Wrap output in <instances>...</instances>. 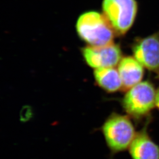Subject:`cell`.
Returning <instances> with one entry per match:
<instances>
[{
	"instance_id": "cell-6",
	"label": "cell",
	"mask_w": 159,
	"mask_h": 159,
	"mask_svg": "<svg viewBox=\"0 0 159 159\" xmlns=\"http://www.w3.org/2000/svg\"><path fill=\"white\" fill-rule=\"evenodd\" d=\"M83 57L87 64L93 68L114 67L122 58L119 44L114 43L106 46H87L81 49Z\"/></svg>"
},
{
	"instance_id": "cell-9",
	"label": "cell",
	"mask_w": 159,
	"mask_h": 159,
	"mask_svg": "<svg viewBox=\"0 0 159 159\" xmlns=\"http://www.w3.org/2000/svg\"><path fill=\"white\" fill-rule=\"evenodd\" d=\"M93 75L96 84L102 90L108 93L123 91L119 73L114 67L96 69Z\"/></svg>"
},
{
	"instance_id": "cell-2",
	"label": "cell",
	"mask_w": 159,
	"mask_h": 159,
	"mask_svg": "<svg viewBox=\"0 0 159 159\" xmlns=\"http://www.w3.org/2000/svg\"><path fill=\"white\" fill-rule=\"evenodd\" d=\"M100 130L110 152V159L115 154L129 149L137 133L130 117L117 113H112L108 116Z\"/></svg>"
},
{
	"instance_id": "cell-10",
	"label": "cell",
	"mask_w": 159,
	"mask_h": 159,
	"mask_svg": "<svg viewBox=\"0 0 159 159\" xmlns=\"http://www.w3.org/2000/svg\"><path fill=\"white\" fill-rule=\"evenodd\" d=\"M156 107L159 111V87L156 92Z\"/></svg>"
},
{
	"instance_id": "cell-8",
	"label": "cell",
	"mask_w": 159,
	"mask_h": 159,
	"mask_svg": "<svg viewBox=\"0 0 159 159\" xmlns=\"http://www.w3.org/2000/svg\"><path fill=\"white\" fill-rule=\"evenodd\" d=\"M117 70L124 91L142 81L144 75V67L134 57L131 56L122 57Z\"/></svg>"
},
{
	"instance_id": "cell-5",
	"label": "cell",
	"mask_w": 159,
	"mask_h": 159,
	"mask_svg": "<svg viewBox=\"0 0 159 159\" xmlns=\"http://www.w3.org/2000/svg\"><path fill=\"white\" fill-rule=\"evenodd\" d=\"M131 49L133 57L159 80V31L136 39Z\"/></svg>"
},
{
	"instance_id": "cell-1",
	"label": "cell",
	"mask_w": 159,
	"mask_h": 159,
	"mask_svg": "<svg viewBox=\"0 0 159 159\" xmlns=\"http://www.w3.org/2000/svg\"><path fill=\"white\" fill-rule=\"evenodd\" d=\"M125 92L120 102L129 117L140 122L152 117V111L156 107L157 90L151 81H142Z\"/></svg>"
},
{
	"instance_id": "cell-7",
	"label": "cell",
	"mask_w": 159,
	"mask_h": 159,
	"mask_svg": "<svg viewBox=\"0 0 159 159\" xmlns=\"http://www.w3.org/2000/svg\"><path fill=\"white\" fill-rule=\"evenodd\" d=\"M152 117L145 120L144 126L136 135L129 148L131 159H159V146L150 136L148 127Z\"/></svg>"
},
{
	"instance_id": "cell-4",
	"label": "cell",
	"mask_w": 159,
	"mask_h": 159,
	"mask_svg": "<svg viewBox=\"0 0 159 159\" xmlns=\"http://www.w3.org/2000/svg\"><path fill=\"white\" fill-rule=\"evenodd\" d=\"M104 16L117 35H124L133 25L138 11L136 0H103Z\"/></svg>"
},
{
	"instance_id": "cell-3",
	"label": "cell",
	"mask_w": 159,
	"mask_h": 159,
	"mask_svg": "<svg viewBox=\"0 0 159 159\" xmlns=\"http://www.w3.org/2000/svg\"><path fill=\"white\" fill-rule=\"evenodd\" d=\"M76 30L80 38L88 46H102L113 43L117 35L104 14L95 11L81 14L77 21Z\"/></svg>"
}]
</instances>
